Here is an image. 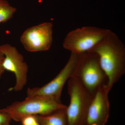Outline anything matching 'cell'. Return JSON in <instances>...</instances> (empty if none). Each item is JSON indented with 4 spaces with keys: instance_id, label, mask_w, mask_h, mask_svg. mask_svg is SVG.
I'll return each mask as SVG.
<instances>
[{
    "instance_id": "obj_5",
    "label": "cell",
    "mask_w": 125,
    "mask_h": 125,
    "mask_svg": "<svg viewBox=\"0 0 125 125\" xmlns=\"http://www.w3.org/2000/svg\"><path fill=\"white\" fill-rule=\"evenodd\" d=\"M107 29L85 26L72 31L63 42V47L71 53L81 54L88 52L104 38Z\"/></svg>"
},
{
    "instance_id": "obj_9",
    "label": "cell",
    "mask_w": 125,
    "mask_h": 125,
    "mask_svg": "<svg viewBox=\"0 0 125 125\" xmlns=\"http://www.w3.org/2000/svg\"><path fill=\"white\" fill-rule=\"evenodd\" d=\"M106 85L98 89L93 96L86 114L85 125H105L109 115L108 93Z\"/></svg>"
},
{
    "instance_id": "obj_12",
    "label": "cell",
    "mask_w": 125,
    "mask_h": 125,
    "mask_svg": "<svg viewBox=\"0 0 125 125\" xmlns=\"http://www.w3.org/2000/svg\"><path fill=\"white\" fill-rule=\"evenodd\" d=\"M21 122L23 125H40L34 115L25 117Z\"/></svg>"
},
{
    "instance_id": "obj_7",
    "label": "cell",
    "mask_w": 125,
    "mask_h": 125,
    "mask_svg": "<svg viewBox=\"0 0 125 125\" xmlns=\"http://www.w3.org/2000/svg\"><path fill=\"white\" fill-rule=\"evenodd\" d=\"M52 33V23H42L26 30L21 37V42L28 51H45L51 46Z\"/></svg>"
},
{
    "instance_id": "obj_11",
    "label": "cell",
    "mask_w": 125,
    "mask_h": 125,
    "mask_svg": "<svg viewBox=\"0 0 125 125\" xmlns=\"http://www.w3.org/2000/svg\"><path fill=\"white\" fill-rule=\"evenodd\" d=\"M16 11L6 0H0V23L6 22L13 17Z\"/></svg>"
},
{
    "instance_id": "obj_10",
    "label": "cell",
    "mask_w": 125,
    "mask_h": 125,
    "mask_svg": "<svg viewBox=\"0 0 125 125\" xmlns=\"http://www.w3.org/2000/svg\"><path fill=\"white\" fill-rule=\"evenodd\" d=\"M66 108L59 109L47 115H37L34 116L40 125H68Z\"/></svg>"
},
{
    "instance_id": "obj_8",
    "label": "cell",
    "mask_w": 125,
    "mask_h": 125,
    "mask_svg": "<svg viewBox=\"0 0 125 125\" xmlns=\"http://www.w3.org/2000/svg\"><path fill=\"white\" fill-rule=\"evenodd\" d=\"M0 51L5 56L2 63L5 70L13 73L15 76V85L10 90L16 92L22 90L27 84L28 71V66L22 55L15 47L8 43L0 45Z\"/></svg>"
},
{
    "instance_id": "obj_1",
    "label": "cell",
    "mask_w": 125,
    "mask_h": 125,
    "mask_svg": "<svg viewBox=\"0 0 125 125\" xmlns=\"http://www.w3.org/2000/svg\"><path fill=\"white\" fill-rule=\"evenodd\" d=\"M88 52L98 56L100 65L108 79L111 90L125 73V47L117 35L107 29L104 38Z\"/></svg>"
},
{
    "instance_id": "obj_3",
    "label": "cell",
    "mask_w": 125,
    "mask_h": 125,
    "mask_svg": "<svg viewBox=\"0 0 125 125\" xmlns=\"http://www.w3.org/2000/svg\"><path fill=\"white\" fill-rule=\"evenodd\" d=\"M67 106L50 99L39 96L27 97L22 102H16L0 109V112L8 114L16 121H21L25 117L51 114Z\"/></svg>"
},
{
    "instance_id": "obj_6",
    "label": "cell",
    "mask_w": 125,
    "mask_h": 125,
    "mask_svg": "<svg viewBox=\"0 0 125 125\" xmlns=\"http://www.w3.org/2000/svg\"><path fill=\"white\" fill-rule=\"evenodd\" d=\"M79 56V54L71 53L66 65L52 80L42 87L28 89L27 97L39 96L61 103L62 89L66 81L73 76Z\"/></svg>"
},
{
    "instance_id": "obj_13",
    "label": "cell",
    "mask_w": 125,
    "mask_h": 125,
    "mask_svg": "<svg viewBox=\"0 0 125 125\" xmlns=\"http://www.w3.org/2000/svg\"><path fill=\"white\" fill-rule=\"evenodd\" d=\"M11 118L8 114L0 112V125H10Z\"/></svg>"
},
{
    "instance_id": "obj_4",
    "label": "cell",
    "mask_w": 125,
    "mask_h": 125,
    "mask_svg": "<svg viewBox=\"0 0 125 125\" xmlns=\"http://www.w3.org/2000/svg\"><path fill=\"white\" fill-rule=\"evenodd\" d=\"M69 105L66 109L68 125H85L88 107L93 96L85 89L77 78L68 80Z\"/></svg>"
},
{
    "instance_id": "obj_2",
    "label": "cell",
    "mask_w": 125,
    "mask_h": 125,
    "mask_svg": "<svg viewBox=\"0 0 125 125\" xmlns=\"http://www.w3.org/2000/svg\"><path fill=\"white\" fill-rule=\"evenodd\" d=\"M92 96L100 87L106 85L108 79L101 67L98 56L93 52L79 54L73 76Z\"/></svg>"
},
{
    "instance_id": "obj_14",
    "label": "cell",
    "mask_w": 125,
    "mask_h": 125,
    "mask_svg": "<svg viewBox=\"0 0 125 125\" xmlns=\"http://www.w3.org/2000/svg\"><path fill=\"white\" fill-rule=\"evenodd\" d=\"M4 54L0 51V78L1 77L2 74L4 73L5 71L4 69L2 66L3 61L4 59Z\"/></svg>"
}]
</instances>
